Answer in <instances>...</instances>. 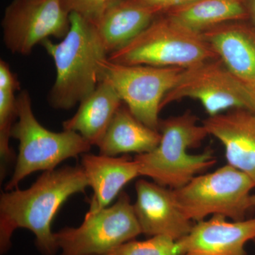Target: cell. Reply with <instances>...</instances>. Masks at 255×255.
Returning a JSON list of instances; mask_svg holds the SVG:
<instances>
[{
    "label": "cell",
    "instance_id": "obj_12",
    "mask_svg": "<svg viewBox=\"0 0 255 255\" xmlns=\"http://www.w3.org/2000/svg\"><path fill=\"white\" fill-rule=\"evenodd\" d=\"M135 190L134 211L142 234L166 236L177 241L190 232L194 225L177 207L172 189L140 179Z\"/></svg>",
    "mask_w": 255,
    "mask_h": 255
},
{
    "label": "cell",
    "instance_id": "obj_16",
    "mask_svg": "<svg viewBox=\"0 0 255 255\" xmlns=\"http://www.w3.org/2000/svg\"><path fill=\"white\" fill-rule=\"evenodd\" d=\"M122 104L114 87L102 80L80 102L76 114L63 122V129L78 132L92 145L98 146Z\"/></svg>",
    "mask_w": 255,
    "mask_h": 255
},
{
    "label": "cell",
    "instance_id": "obj_4",
    "mask_svg": "<svg viewBox=\"0 0 255 255\" xmlns=\"http://www.w3.org/2000/svg\"><path fill=\"white\" fill-rule=\"evenodd\" d=\"M18 122L11 130V137L19 142L14 174L5 190L17 189L18 184L37 171L52 170L63 161L87 153L92 145L78 132L50 131L38 122L26 90L16 97Z\"/></svg>",
    "mask_w": 255,
    "mask_h": 255
},
{
    "label": "cell",
    "instance_id": "obj_17",
    "mask_svg": "<svg viewBox=\"0 0 255 255\" xmlns=\"http://www.w3.org/2000/svg\"><path fill=\"white\" fill-rule=\"evenodd\" d=\"M158 14L135 0H122L94 25L110 55L138 36Z\"/></svg>",
    "mask_w": 255,
    "mask_h": 255
},
{
    "label": "cell",
    "instance_id": "obj_25",
    "mask_svg": "<svg viewBox=\"0 0 255 255\" xmlns=\"http://www.w3.org/2000/svg\"><path fill=\"white\" fill-rule=\"evenodd\" d=\"M248 11L253 21V25L255 27V0H250Z\"/></svg>",
    "mask_w": 255,
    "mask_h": 255
},
{
    "label": "cell",
    "instance_id": "obj_6",
    "mask_svg": "<svg viewBox=\"0 0 255 255\" xmlns=\"http://www.w3.org/2000/svg\"><path fill=\"white\" fill-rule=\"evenodd\" d=\"M255 188L251 178L228 164L172 190L177 207L191 221L199 222L211 215L237 221L246 219L252 209L250 200Z\"/></svg>",
    "mask_w": 255,
    "mask_h": 255
},
{
    "label": "cell",
    "instance_id": "obj_8",
    "mask_svg": "<svg viewBox=\"0 0 255 255\" xmlns=\"http://www.w3.org/2000/svg\"><path fill=\"white\" fill-rule=\"evenodd\" d=\"M142 234L133 204L125 192L117 202L95 214L87 213L79 227L54 233L59 255H107Z\"/></svg>",
    "mask_w": 255,
    "mask_h": 255
},
{
    "label": "cell",
    "instance_id": "obj_11",
    "mask_svg": "<svg viewBox=\"0 0 255 255\" xmlns=\"http://www.w3.org/2000/svg\"><path fill=\"white\" fill-rule=\"evenodd\" d=\"M255 239V217L228 221L216 215L199 221L177 241L179 255H247L245 246Z\"/></svg>",
    "mask_w": 255,
    "mask_h": 255
},
{
    "label": "cell",
    "instance_id": "obj_15",
    "mask_svg": "<svg viewBox=\"0 0 255 255\" xmlns=\"http://www.w3.org/2000/svg\"><path fill=\"white\" fill-rule=\"evenodd\" d=\"M81 167L94 193L89 214L108 207L126 184L140 176L137 162L127 155L85 153L82 155Z\"/></svg>",
    "mask_w": 255,
    "mask_h": 255
},
{
    "label": "cell",
    "instance_id": "obj_29",
    "mask_svg": "<svg viewBox=\"0 0 255 255\" xmlns=\"http://www.w3.org/2000/svg\"><path fill=\"white\" fill-rule=\"evenodd\" d=\"M241 1H245V0H241Z\"/></svg>",
    "mask_w": 255,
    "mask_h": 255
},
{
    "label": "cell",
    "instance_id": "obj_9",
    "mask_svg": "<svg viewBox=\"0 0 255 255\" xmlns=\"http://www.w3.org/2000/svg\"><path fill=\"white\" fill-rule=\"evenodd\" d=\"M186 98L200 102L209 117L229 110L252 112L251 88L240 81L219 58L184 69L176 85L164 97L161 110Z\"/></svg>",
    "mask_w": 255,
    "mask_h": 255
},
{
    "label": "cell",
    "instance_id": "obj_5",
    "mask_svg": "<svg viewBox=\"0 0 255 255\" xmlns=\"http://www.w3.org/2000/svg\"><path fill=\"white\" fill-rule=\"evenodd\" d=\"M202 33L191 31L169 18H156L108 59L124 65L187 68L217 58Z\"/></svg>",
    "mask_w": 255,
    "mask_h": 255
},
{
    "label": "cell",
    "instance_id": "obj_28",
    "mask_svg": "<svg viewBox=\"0 0 255 255\" xmlns=\"http://www.w3.org/2000/svg\"></svg>",
    "mask_w": 255,
    "mask_h": 255
},
{
    "label": "cell",
    "instance_id": "obj_30",
    "mask_svg": "<svg viewBox=\"0 0 255 255\" xmlns=\"http://www.w3.org/2000/svg\"><path fill=\"white\" fill-rule=\"evenodd\" d=\"M254 242H255V239L254 240Z\"/></svg>",
    "mask_w": 255,
    "mask_h": 255
},
{
    "label": "cell",
    "instance_id": "obj_18",
    "mask_svg": "<svg viewBox=\"0 0 255 255\" xmlns=\"http://www.w3.org/2000/svg\"><path fill=\"white\" fill-rule=\"evenodd\" d=\"M161 140L160 132L135 118L127 106L122 105L116 113L105 136L97 147L100 154L116 156L153 150Z\"/></svg>",
    "mask_w": 255,
    "mask_h": 255
},
{
    "label": "cell",
    "instance_id": "obj_26",
    "mask_svg": "<svg viewBox=\"0 0 255 255\" xmlns=\"http://www.w3.org/2000/svg\"><path fill=\"white\" fill-rule=\"evenodd\" d=\"M252 98V112L255 115V87L251 88Z\"/></svg>",
    "mask_w": 255,
    "mask_h": 255
},
{
    "label": "cell",
    "instance_id": "obj_3",
    "mask_svg": "<svg viewBox=\"0 0 255 255\" xmlns=\"http://www.w3.org/2000/svg\"><path fill=\"white\" fill-rule=\"evenodd\" d=\"M161 140L153 150L134 157L140 176L150 178L159 185L177 189L216 162L213 152L190 154L209 135L195 115L187 112L159 122Z\"/></svg>",
    "mask_w": 255,
    "mask_h": 255
},
{
    "label": "cell",
    "instance_id": "obj_1",
    "mask_svg": "<svg viewBox=\"0 0 255 255\" xmlns=\"http://www.w3.org/2000/svg\"><path fill=\"white\" fill-rule=\"evenodd\" d=\"M89 187L81 165L46 171L25 189H15L0 196V252L11 247V236L18 228L29 230L42 255H56L58 246L51 225L55 215L70 196Z\"/></svg>",
    "mask_w": 255,
    "mask_h": 255
},
{
    "label": "cell",
    "instance_id": "obj_13",
    "mask_svg": "<svg viewBox=\"0 0 255 255\" xmlns=\"http://www.w3.org/2000/svg\"><path fill=\"white\" fill-rule=\"evenodd\" d=\"M209 135L224 147L228 164L247 174L255 184V115L246 110L209 117L203 121Z\"/></svg>",
    "mask_w": 255,
    "mask_h": 255
},
{
    "label": "cell",
    "instance_id": "obj_20",
    "mask_svg": "<svg viewBox=\"0 0 255 255\" xmlns=\"http://www.w3.org/2000/svg\"><path fill=\"white\" fill-rule=\"evenodd\" d=\"M17 118V105L14 92L0 91V157L1 179H4L7 164L12 162L14 153L9 145L14 119Z\"/></svg>",
    "mask_w": 255,
    "mask_h": 255
},
{
    "label": "cell",
    "instance_id": "obj_7",
    "mask_svg": "<svg viewBox=\"0 0 255 255\" xmlns=\"http://www.w3.org/2000/svg\"><path fill=\"white\" fill-rule=\"evenodd\" d=\"M185 68L124 65L108 58L100 63V81L117 90L132 115L147 127L159 130V113L164 97Z\"/></svg>",
    "mask_w": 255,
    "mask_h": 255
},
{
    "label": "cell",
    "instance_id": "obj_2",
    "mask_svg": "<svg viewBox=\"0 0 255 255\" xmlns=\"http://www.w3.org/2000/svg\"><path fill=\"white\" fill-rule=\"evenodd\" d=\"M70 21L61 41L46 39L41 43L56 68L48 102L57 110L73 108L95 90L100 82L101 62L109 56L93 23L73 12Z\"/></svg>",
    "mask_w": 255,
    "mask_h": 255
},
{
    "label": "cell",
    "instance_id": "obj_19",
    "mask_svg": "<svg viewBox=\"0 0 255 255\" xmlns=\"http://www.w3.org/2000/svg\"><path fill=\"white\" fill-rule=\"evenodd\" d=\"M166 13L184 27L200 33L223 23L243 21L249 16L241 0H196Z\"/></svg>",
    "mask_w": 255,
    "mask_h": 255
},
{
    "label": "cell",
    "instance_id": "obj_24",
    "mask_svg": "<svg viewBox=\"0 0 255 255\" xmlns=\"http://www.w3.org/2000/svg\"><path fill=\"white\" fill-rule=\"evenodd\" d=\"M140 4L148 6L158 14L167 12L170 10L189 4L196 0H135Z\"/></svg>",
    "mask_w": 255,
    "mask_h": 255
},
{
    "label": "cell",
    "instance_id": "obj_10",
    "mask_svg": "<svg viewBox=\"0 0 255 255\" xmlns=\"http://www.w3.org/2000/svg\"><path fill=\"white\" fill-rule=\"evenodd\" d=\"M70 14L63 0H14L1 21L5 46L26 55L49 37L63 38L70 29Z\"/></svg>",
    "mask_w": 255,
    "mask_h": 255
},
{
    "label": "cell",
    "instance_id": "obj_14",
    "mask_svg": "<svg viewBox=\"0 0 255 255\" xmlns=\"http://www.w3.org/2000/svg\"><path fill=\"white\" fill-rule=\"evenodd\" d=\"M231 21L202 33L228 70L249 88L255 87V27Z\"/></svg>",
    "mask_w": 255,
    "mask_h": 255
},
{
    "label": "cell",
    "instance_id": "obj_27",
    "mask_svg": "<svg viewBox=\"0 0 255 255\" xmlns=\"http://www.w3.org/2000/svg\"><path fill=\"white\" fill-rule=\"evenodd\" d=\"M250 205H251V209L255 207V194H252L251 200H250Z\"/></svg>",
    "mask_w": 255,
    "mask_h": 255
},
{
    "label": "cell",
    "instance_id": "obj_23",
    "mask_svg": "<svg viewBox=\"0 0 255 255\" xmlns=\"http://www.w3.org/2000/svg\"><path fill=\"white\" fill-rule=\"evenodd\" d=\"M19 88V82L11 72L9 64L0 60V91L15 92Z\"/></svg>",
    "mask_w": 255,
    "mask_h": 255
},
{
    "label": "cell",
    "instance_id": "obj_21",
    "mask_svg": "<svg viewBox=\"0 0 255 255\" xmlns=\"http://www.w3.org/2000/svg\"><path fill=\"white\" fill-rule=\"evenodd\" d=\"M110 255H179L177 241L166 236H152L144 241L135 240L114 248Z\"/></svg>",
    "mask_w": 255,
    "mask_h": 255
},
{
    "label": "cell",
    "instance_id": "obj_22",
    "mask_svg": "<svg viewBox=\"0 0 255 255\" xmlns=\"http://www.w3.org/2000/svg\"><path fill=\"white\" fill-rule=\"evenodd\" d=\"M122 0H63L70 13H76L93 24Z\"/></svg>",
    "mask_w": 255,
    "mask_h": 255
}]
</instances>
